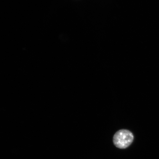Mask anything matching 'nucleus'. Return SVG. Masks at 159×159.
Instances as JSON below:
<instances>
[{
  "instance_id": "1",
  "label": "nucleus",
  "mask_w": 159,
  "mask_h": 159,
  "mask_svg": "<svg viewBox=\"0 0 159 159\" xmlns=\"http://www.w3.org/2000/svg\"><path fill=\"white\" fill-rule=\"evenodd\" d=\"M134 139V135L130 131L121 129L115 133L113 137V141L116 148L125 149L132 144Z\"/></svg>"
}]
</instances>
